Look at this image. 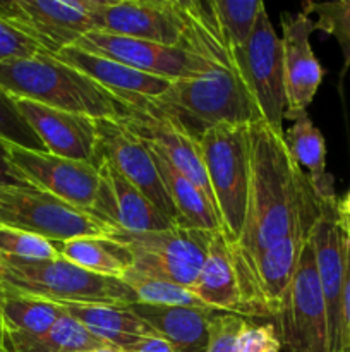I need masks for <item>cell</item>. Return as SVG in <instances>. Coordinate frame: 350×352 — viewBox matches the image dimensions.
<instances>
[{"label":"cell","instance_id":"1","mask_svg":"<svg viewBox=\"0 0 350 352\" xmlns=\"http://www.w3.org/2000/svg\"><path fill=\"white\" fill-rule=\"evenodd\" d=\"M249 195L244 227L230 244L237 284L257 258L285 239L299 223L323 210L305 172L288 151L283 134L259 120L249 126Z\"/></svg>","mask_w":350,"mask_h":352},{"label":"cell","instance_id":"2","mask_svg":"<svg viewBox=\"0 0 350 352\" xmlns=\"http://www.w3.org/2000/svg\"><path fill=\"white\" fill-rule=\"evenodd\" d=\"M93 31L180 48L233 69L211 0H98Z\"/></svg>","mask_w":350,"mask_h":352},{"label":"cell","instance_id":"3","mask_svg":"<svg viewBox=\"0 0 350 352\" xmlns=\"http://www.w3.org/2000/svg\"><path fill=\"white\" fill-rule=\"evenodd\" d=\"M0 91L96 120L122 119L129 113L126 102L47 52L0 62Z\"/></svg>","mask_w":350,"mask_h":352},{"label":"cell","instance_id":"4","mask_svg":"<svg viewBox=\"0 0 350 352\" xmlns=\"http://www.w3.org/2000/svg\"><path fill=\"white\" fill-rule=\"evenodd\" d=\"M0 294L26 296L58 305L126 306L134 292L119 278L102 277L60 260H23L0 254Z\"/></svg>","mask_w":350,"mask_h":352},{"label":"cell","instance_id":"5","mask_svg":"<svg viewBox=\"0 0 350 352\" xmlns=\"http://www.w3.org/2000/svg\"><path fill=\"white\" fill-rule=\"evenodd\" d=\"M150 102L175 117L194 138L222 124L250 126L263 120L253 96L232 67L172 81L167 91Z\"/></svg>","mask_w":350,"mask_h":352},{"label":"cell","instance_id":"6","mask_svg":"<svg viewBox=\"0 0 350 352\" xmlns=\"http://www.w3.org/2000/svg\"><path fill=\"white\" fill-rule=\"evenodd\" d=\"M222 232L237 243L249 195V126L222 124L198 138Z\"/></svg>","mask_w":350,"mask_h":352},{"label":"cell","instance_id":"7","mask_svg":"<svg viewBox=\"0 0 350 352\" xmlns=\"http://www.w3.org/2000/svg\"><path fill=\"white\" fill-rule=\"evenodd\" d=\"M213 234L215 232L180 229L175 226L156 232L112 229L106 237L129 250L136 272L174 282L191 291L206 260Z\"/></svg>","mask_w":350,"mask_h":352},{"label":"cell","instance_id":"8","mask_svg":"<svg viewBox=\"0 0 350 352\" xmlns=\"http://www.w3.org/2000/svg\"><path fill=\"white\" fill-rule=\"evenodd\" d=\"M0 227L38 234L51 243L112 232L106 223L48 192L12 184H0Z\"/></svg>","mask_w":350,"mask_h":352},{"label":"cell","instance_id":"9","mask_svg":"<svg viewBox=\"0 0 350 352\" xmlns=\"http://www.w3.org/2000/svg\"><path fill=\"white\" fill-rule=\"evenodd\" d=\"M273 322L283 352H331L326 305L311 241L302 251L294 280Z\"/></svg>","mask_w":350,"mask_h":352},{"label":"cell","instance_id":"10","mask_svg":"<svg viewBox=\"0 0 350 352\" xmlns=\"http://www.w3.org/2000/svg\"><path fill=\"white\" fill-rule=\"evenodd\" d=\"M232 62L257 105L263 122L275 133L283 134L287 98L281 38L275 31L266 9L261 10L247 43L232 52Z\"/></svg>","mask_w":350,"mask_h":352},{"label":"cell","instance_id":"11","mask_svg":"<svg viewBox=\"0 0 350 352\" xmlns=\"http://www.w3.org/2000/svg\"><path fill=\"white\" fill-rule=\"evenodd\" d=\"M321 213L323 210L302 220L281 243L264 251L257 258L249 275L239 284L240 316L275 318L288 285L294 280L302 251L311 241L312 230L321 219Z\"/></svg>","mask_w":350,"mask_h":352},{"label":"cell","instance_id":"12","mask_svg":"<svg viewBox=\"0 0 350 352\" xmlns=\"http://www.w3.org/2000/svg\"><path fill=\"white\" fill-rule=\"evenodd\" d=\"M98 0H0V17L36 41L47 54L74 47L93 31Z\"/></svg>","mask_w":350,"mask_h":352},{"label":"cell","instance_id":"13","mask_svg":"<svg viewBox=\"0 0 350 352\" xmlns=\"http://www.w3.org/2000/svg\"><path fill=\"white\" fill-rule=\"evenodd\" d=\"M122 102L129 107V113L120 120L143 143L161 155L175 170L198 186L215 206L198 138L192 136L175 117L156 109L148 98H130Z\"/></svg>","mask_w":350,"mask_h":352},{"label":"cell","instance_id":"14","mask_svg":"<svg viewBox=\"0 0 350 352\" xmlns=\"http://www.w3.org/2000/svg\"><path fill=\"white\" fill-rule=\"evenodd\" d=\"M74 47L168 81L199 78L211 72L213 69L222 67L215 62L180 48L165 47L153 41L119 36L103 31H89L79 38Z\"/></svg>","mask_w":350,"mask_h":352},{"label":"cell","instance_id":"15","mask_svg":"<svg viewBox=\"0 0 350 352\" xmlns=\"http://www.w3.org/2000/svg\"><path fill=\"white\" fill-rule=\"evenodd\" d=\"M14 167L30 186L88 213L100 186V170L86 162L5 144Z\"/></svg>","mask_w":350,"mask_h":352},{"label":"cell","instance_id":"16","mask_svg":"<svg viewBox=\"0 0 350 352\" xmlns=\"http://www.w3.org/2000/svg\"><path fill=\"white\" fill-rule=\"evenodd\" d=\"M338 199L323 201L321 219L316 223L311 244L316 254L319 284L328 316L329 351L347 352L343 325V292H345L347 239L338 226Z\"/></svg>","mask_w":350,"mask_h":352},{"label":"cell","instance_id":"17","mask_svg":"<svg viewBox=\"0 0 350 352\" xmlns=\"http://www.w3.org/2000/svg\"><path fill=\"white\" fill-rule=\"evenodd\" d=\"M98 155L122 177L136 186L165 217L175 223V210L167 195L153 153L120 119H98Z\"/></svg>","mask_w":350,"mask_h":352},{"label":"cell","instance_id":"18","mask_svg":"<svg viewBox=\"0 0 350 352\" xmlns=\"http://www.w3.org/2000/svg\"><path fill=\"white\" fill-rule=\"evenodd\" d=\"M281 23V54L285 72V120L299 119L307 113V107L314 100L323 81V67L311 47V33L314 21L305 12H283Z\"/></svg>","mask_w":350,"mask_h":352},{"label":"cell","instance_id":"19","mask_svg":"<svg viewBox=\"0 0 350 352\" xmlns=\"http://www.w3.org/2000/svg\"><path fill=\"white\" fill-rule=\"evenodd\" d=\"M100 186L88 213L112 229L127 232H156L175 227L139 189L108 162L100 165Z\"/></svg>","mask_w":350,"mask_h":352},{"label":"cell","instance_id":"20","mask_svg":"<svg viewBox=\"0 0 350 352\" xmlns=\"http://www.w3.org/2000/svg\"><path fill=\"white\" fill-rule=\"evenodd\" d=\"M14 100V98H12ZM17 110L23 113L48 153L55 157L86 162L100 168L98 131L96 119L50 109L30 100H14Z\"/></svg>","mask_w":350,"mask_h":352},{"label":"cell","instance_id":"21","mask_svg":"<svg viewBox=\"0 0 350 352\" xmlns=\"http://www.w3.org/2000/svg\"><path fill=\"white\" fill-rule=\"evenodd\" d=\"M55 57L64 64L78 69L79 72L91 78L102 88L120 100L148 98L153 100L168 89L172 81L156 76L146 74L137 69L124 65L112 58L89 54L78 47H67Z\"/></svg>","mask_w":350,"mask_h":352},{"label":"cell","instance_id":"22","mask_svg":"<svg viewBox=\"0 0 350 352\" xmlns=\"http://www.w3.org/2000/svg\"><path fill=\"white\" fill-rule=\"evenodd\" d=\"M139 316L154 336L167 340L177 352H205L209 340V327L216 309L191 306H151L132 302L126 306Z\"/></svg>","mask_w":350,"mask_h":352},{"label":"cell","instance_id":"23","mask_svg":"<svg viewBox=\"0 0 350 352\" xmlns=\"http://www.w3.org/2000/svg\"><path fill=\"white\" fill-rule=\"evenodd\" d=\"M191 292L208 308L239 315L240 292L237 274L233 268L230 244L222 230L213 234L206 260Z\"/></svg>","mask_w":350,"mask_h":352},{"label":"cell","instance_id":"24","mask_svg":"<svg viewBox=\"0 0 350 352\" xmlns=\"http://www.w3.org/2000/svg\"><path fill=\"white\" fill-rule=\"evenodd\" d=\"M150 151L153 153L158 174L175 210V226L189 230L220 232L222 223H220L218 213L213 203L206 198L205 192L198 186L192 184L187 177H184L180 172L175 170L161 155H158L151 148Z\"/></svg>","mask_w":350,"mask_h":352},{"label":"cell","instance_id":"25","mask_svg":"<svg viewBox=\"0 0 350 352\" xmlns=\"http://www.w3.org/2000/svg\"><path fill=\"white\" fill-rule=\"evenodd\" d=\"M71 318L81 323L95 337L108 346L129 351L144 337L154 336L150 325L122 306L108 305H62Z\"/></svg>","mask_w":350,"mask_h":352},{"label":"cell","instance_id":"26","mask_svg":"<svg viewBox=\"0 0 350 352\" xmlns=\"http://www.w3.org/2000/svg\"><path fill=\"white\" fill-rule=\"evenodd\" d=\"M283 140L295 164L305 172L311 181L316 195L323 201L336 199L335 181L326 170V144L321 131L314 126L307 113L294 120L287 131H283Z\"/></svg>","mask_w":350,"mask_h":352},{"label":"cell","instance_id":"27","mask_svg":"<svg viewBox=\"0 0 350 352\" xmlns=\"http://www.w3.org/2000/svg\"><path fill=\"white\" fill-rule=\"evenodd\" d=\"M64 315L65 308L58 302L0 294V340L43 336Z\"/></svg>","mask_w":350,"mask_h":352},{"label":"cell","instance_id":"28","mask_svg":"<svg viewBox=\"0 0 350 352\" xmlns=\"http://www.w3.org/2000/svg\"><path fill=\"white\" fill-rule=\"evenodd\" d=\"M60 258L91 274L119 278L132 268V254L110 237H78L55 243Z\"/></svg>","mask_w":350,"mask_h":352},{"label":"cell","instance_id":"29","mask_svg":"<svg viewBox=\"0 0 350 352\" xmlns=\"http://www.w3.org/2000/svg\"><path fill=\"white\" fill-rule=\"evenodd\" d=\"M105 346L108 344L71 318L67 311L43 336L0 340V347L5 352H88Z\"/></svg>","mask_w":350,"mask_h":352},{"label":"cell","instance_id":"30","mask_svg":"<svg viewBox=\"0 0 350 352\" xmlns=\"http://www.w3.org/2000/svg\"><path fill=\"white\" fill-rule=\"evenodd\" d=\"M211 6L230 54L247 43L257 17L264 9L261 0H211Z\"/></svg>","mask_w":350,"mask_h":352},{"label":"cell","instance_id":"31","mask_svg":"<svg viewBox=\"0 0 350 352\" xmlns=\"http://www.w3.org/2000/svg\"><path fill=\"white\" fill-rule=\"evenodd\" d=\"M120 280L134 292L137 302L151 306H191V308H208L202 305L187 287L161 280V278L148 277L134 268H129L120 277Z\"/></svg>","mask_w":350,"mask_h":352},{"label":"cell","instance_id":"32","mask_svg":"<svg viewBox=\"0 0 350 352\" xmlns=\"http://www.w3.org/2000/svg\"><path fill=\"white\" fill-rule=\"evenodd\" d=\"M302 12H305L307 16L314 14V31H323L338 41L343 54V78L350 67V0L305 2L302 6Z\"/></svg>","mask_w":350,"mask_h":352},{"label":"cell","instance_id":"33","mask_svg":"<svg viewBox=\"0 0 350 352\" xmlns=\"http://www.w3.org/2000/svg\"><path fill=\"white\" fill-rule=\"evenodd\" d=\"M0 254L23 260H60L57 244L26 230L0 227Z\"/></svg>","mask_w":350,"mask_h":352},{"label":"cell","instance_id":"34","mask_svg":"<svg viewBox=\"0 0 350 352\" xmlns=\"http://www.w3.org/2000/svg\"><path fill=\"white\" fill-rule=\"evenodd\" d=\"M0 141L31 151H47L45 144L17 110L16 102L0 91Z\"/></svg>","mask_w":350,"mask_h":352},{"label":"cell","instance_id":"35","mask_svg":"<svg viewBox=\"0 0 350 352\" xmlns=\"http://www.w3.org/2000/svg\"><path fill=\"white\" fill-rule=\"evenodd\" d=\"M247 320L235 313L218 311L209 327V340L205 352H237V336Z\"/></svg>","mask_w":350,"mask_h":352},{"label":"cell","instance_id":"36","mask_svg":"<svg viewBox=\"0 0 350 352\" xmlns=\"http://www.w3.org/2000/svg\"><path fill=\"white\" fill-rule=\"evenodd\" d=\"M237 352H281V342L273 323H244L237 336Z\"/></svg>","mask_w":350,"mask_h":352},{"label":"cell","instance_id":"37","mask_svg":"<svg viewBox=\"0 0 350 352\" xmlns=\"http://www.w3.org/2000/svg\"><path fill=\"white\" fill-rule=\"evenodd\" d=\"M45 52L40 45L0 17V62L16 57H33Z\"/></svg>","mask_w":350,"mask_h":352},{"label":"cell","instance_id":"38","mask_svg":"<svg viewBox=\"0 0 350 352\" xmlns=\"http://www.w3.org/2000/svg\"><path fill=\"white\" fill-rule=\"evenodd\" d=\"M0 184H12V186H30V182L21 175V172L10 162L9 153H7L5 143L0 141Z\"/></svg>","mask_w":350,"mask_h":352},{"label":"cell","instance_id":"39","mask_svg":"<svg viewBox=\"0 0 350 352\" xmlns=\"http://www.w3.org/2000/svg\"><path fill=\"white\" fill-rule=\"evenodd\" d=\"M343 325H345V349L350 352V244L345 253V292H343Z\"/></svg>","mask_w":350,"mask_h":352},{"label":"cell","instance_id":"40","mask_svg":"<svg viewBox=\"0 0 350 352\" xmlns=\"http://www.w3.org/2000/svg\"><path fill=\"white\" fill-rule=\"evenodd\" d=\"M127 352H177L165 339L158 336L144 337Z\"/></svg>","mask_w":350,"mask_h":352},{"label":"cell","instance_id":"41","mask_svg":"<svg viewBox=\"0 0 350 352\" xmlns=\"http://www.w3.org/2000/svg\"><path fill=\"white\" fill-rule=\"evenodd\" d=\"M336 208H338L340 215L350 219V189H349V192L343 196V199H340L338 206H336Z\"/></svg>","mask_w":350,"mask_h":352},{"label":"cell","instance_id":"42","mask_svg":"<svg viewBox=\"0 0 350 352\" xmlns=\"http://www.w3.org/2000/svg\"><path fill=\"white\" fill-rule=\"evenodd\" d=\"M336 212H338V208H336ZM338 226H340V229H342L343 236H345L347 243L350 244V219H347V217H342L338 213Z\"/></svg>","mask_w":350,"mask_h":352},{"label":"cell","instance_id":"43","mask_svg":"<svg viewBox=\"0 0 350 352\" xmlns=\"http://www.w3.org/2000/svg\"><path fill=\"white\" fill-rule=\"evenodd\" d=\"M88 352H127V351L117 349V347H112V346H105V347H98V349H93Z\"/></svg>","mask_w":350,"mask_h":352},{"label":"cell","instance_id":"44","mask_svg":"<svg viewBox=\"0 0 350 352\" xmlns=\"http://www.w3.org/2000/svg\"><path fill=\"white\" fill-rule=\"evenodd\" d=\"M0 352H5V351H3V349H2V347H0Z\"/></svg>","mask_w":350,"mask_h":352}]
</instances>
